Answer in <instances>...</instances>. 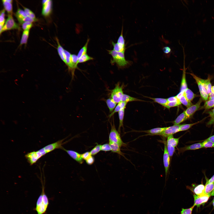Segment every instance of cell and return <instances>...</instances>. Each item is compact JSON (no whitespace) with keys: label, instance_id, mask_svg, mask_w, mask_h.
Listing matches in <instances>:
<instances>
[{"label":"cell","instance_id":"cell-1","mask_svg":"<svg viewBox=\"0 0 214 214\" xmlns=\"http://www.w3.org/2000/svg\"><path fill=\"white\" fill-rule=\"evenodd\" d=\"M161 76L169 86V89L166 90L167 95H174L179 100L188 99L193 95V92L188 88L187 78H176L170 75H162Z\"/></svg>","mask_w":214,"mask_h":214},{"label":"cell","instance_id":"cell-2","mask_svg":"<svg viewBox=\"0 0 214 214\" xmlns=\"http://www.w3.org/2000/svg\"><path fill=\"white\" fill-rule=\"evenodd\" d=\"M187 128L185 126L180 128L179 124H177L174 126L172 132L167 136L166 147L175 155L182 152L186 141L184 134Z\"/></svg>","mask_w":214,"mask_h":214},{"label":"cell","instance_id":"cell-3","mask_svg":"<svg viewBox=\"0 0 214 214\" xmlns=\"http://www.w3.org/2000/svg\"><path fill=\"white\" fill-rule=\"evenodd\" d=\"M29 42L28 38L22 32L18 23L12 22V26L3 43L2 49L10 45Z\"/></svg>","mask_w":214,"mask_h":214},{"label":"cell","instance_id":"cell-4","mask_svg":"<svg viewBox=\"0 0 214 214\" xmlns=\"http://www.w3.org/2000/svg\"><path fill=\"white\" fill-rule=\"evenodd\" d=\"M166 189L163 204V212L173 214H186L182 210L178 198L174 195L171 186L167 187Z\"/></svg>","mask_w":214,"mask_h":214},{"label":"cell","instance_id":"cell-5","mask_svg":"<svg viewBox=\"0 0 214 214\" xmlns=\"http://www.w3.org/2000/svg\"><path fill=\"white\" fill-rule=\"evenodd\" d=\"M64 12L62 20L66 24L71 25L77 20L78 14V2L77 0H64L63 2Z\"/></svg>","mask_w":214,"mask_h":214},{"label":"cell","instance_id":"cell-6","mask_svg":"<svg viewBox=\"0 0 214 214\" xmlns=\"http://www.w3.org/2000/svg\"><path fill=\"white\" fill-rule=\"evenodd\" d=\"M99 90V96L102 99L103 103L107 107L108 111L111 112L113 104L114 102L109 95L107 86V81L103 77L96 74Z\"/></svg>","mask_w":214,"mask_h":214},{"label":"cell","instance_id":"cell-7","mask_svg":"<svg viewBox=\"0 0 214 214\" xmlns=\"http://www.w3.org/2000/svg\"><path fill=\"white\" fill-rule=\"evenodd\" d=\"M84 59L86 66L85 74L87 81L92 89L99 96L98 86L96 78V74L90 66L88 60L86 56H84Z\"/></svg>","mask_w":214,"mask_h":214},{"label":"cell","instance_id":"cell-8","mask_svg":"<svg viewBox=\"0 0 214 214\" xmlns=\"http://www.w3.org/2000/svg\"><path fill=\"white\" fill-rule=\"evenodd\" d=\"M7 14L10 17L13 22L18 23V0H4L3 1Z\"/></svg>","mask_w":214,"mask_h":214},{"label":"cell","instance_id":"cell-9","mask_svg":"<svg viewBox=\"0 0 214 214\" xmlns=\"http://www.w3.org/2000/svg\"><path fill=\"white\" fill-rule=\"evenodd\" d=\"M191 155L189 153L182 152L177 154L170 167L163 172V176H166L173 169L188 163Z\"/></svg>","mask_w":214,"mask_h":214},{"label":"cell","instance_id":"cell-10","mask_svg":"<svg viewBox=\"0 0 214 214\" xmlns=\"http://www.w3.org/2000/svg\"><path fill=\"white\" fill-rule=\"evenodd\" d=\"M187 163H185L177 168V172L179 179V186L177 192V198H181V192L184 191L185 192V180L187 171Z\"/></svg>","mask_w":214,"mask_h":214},{"label":"cell","instance_id":"cell-11","mask_svg":"<svg viewBox=\"0 0 214 214\" xmlns=\"http://www.w3.org/2000/svg\"><path fill=\"white\" fill-rule=\"evenodd\" d=\"M181 152L191 154L199 152H214V150L196 145L191 142L185 141Z\"/></svg>","mask_w":214,"mask_h":214},{"label":"cell","instance_id":"cell-12","mask_svg":"<svg viewBox=\"0 0 214 214\" xmlns=\"http://www.w3.org/2000/svg\"><path fill=\"white\" fill-rule=\"evenodd\" d=\"M44 45H36L34 48L31 60L29 69H32L33 67H39L41 64L43 56Z\"/></svg>","mask_w":214,"mask_h":214},{"label":"cell","instance_id":"cell-13","mask_svg":"<svg viewBox=\"0 0 214 214\" xmlns=\"http://www.w3.org/2000/svg\"><path fill=\"white\" fill-rule=\"evenodd\" d=\"M134 61V58L132 57L126 68L118 77L116 83L117 91L123 83L130 80L131 69Z\"/></svg>","mask_w":214,"mask_h":214},{"label":"cell","instance_id":"cell-14","mask_svg":"<svg viewBox=\"0 0 214 214\" xmlns=\"http://www.w3.org/2000/svg\"><path fill=\"white\" fill-rule=\"evenodd\" d=\"M159 153L164 168L167 169L170 166L175 155L172 153L167 147L160 149Z\"/></svg>","mask_w":214,"mask_h":214},{"label":"cell","instance_id":"cell-15","mask_svg":"<svg viewBox=\"0 0 214 214\" xmlns=\"http://www.w3.org/2000/svg\"><path fill=\"white\" fill-rule=\"evenodd\" d=\"M167 65L170 69V75L176 78H187L188 74V68L178 66L175 64H173L169 62H168Z\"/></svg>","mask_w":214,"mask_h":214},{"label":"cell","instance_id":"cell-16","mask_svg":"<svg viewBox=\"0 0 214 214\" xmlns=\"http://www.w3.org/2000/svg\"><path fill=\"white\" fill-rule=\"evenodd\" d=\"M140 87L132 83L130 80L123 83L117 91L116 97L119 95L126 94L133 91L139 90Z\"/></svg>","mask_w":214,"mask_h":214},{"label":"cell","instance_id":"cell-17","mask_svg":"<svg viewBox=\"0 0 214 214\" xmlns=\"http://www.w3.org/2000/svg\"><path fill=\"white\" fill-rule=\"evenodd\" d=\"M185 39L183 38L181 51L178 55L176 61V65L185 68H188L187 60L184 53Z\"/></svg>","mask_w":214,"mask_h":214},{"label":"cell","instance_id":"cell-18","mask_svg":"<svg viewBox=\"0 0 214 214\" xmlns=\"http://www.w3.org/2000/svg\"><path fill=\"white\" fill-rule=\"evenodd\" d=\"M54 31V29L49 28L41 24L39 26H35L27 31L31 35H34L35 34L39 32H43L48 34Z\"/></svg>","mask_w":214,"mask_h":214},{"label":"cell","instance_id":"cell-19","mask_svg":"<svg viewBox=\"0 0 214 214\" xmlns=\"http://www.w3.org/2000/svg\"><path fill=\"white\" fill-rule=\"evenodd\" d=\"M33 36V42L37 45H44L49 38L48 34L43 32L37 33Z\"/></svg>","mask_w":214,"mask_h":214},{"label":"cell","instance_id":"cell-20","mask_svg":"<svg viewBox=\"0 0 214 214\" xmlns=\"http://www.w3.org/2000/svg\"><path fill=\"white\" fill-rule=\"evenodd\" d=\"M36 13L37 17L41 24L49 28L54 29L51 21L47 16L38 11Z\"/></svg>","mask_w":214,"mask_h":214},{"label":"cell","instance_id":"cell-21","mask_svg":"<svg viewBox=\"0 0 214 214\" xmlns=\"http://www.w3.org/2000/svg\"><path fill=\"white\" fill-rule=\"evenodd\" d=\"M7 15L4 14L0 18V36L5 37L7 34Z\"/></svg>","mask_w":214,"mask_h":214},{"label":"cell","instance_id":"cell-22","mask_svg":"<svg viewBox=\"0 0 214 214\" xmlns=\"http://www.w3.org/2000/svg\"><path fill=\"white\" fill-rule=\"evenodd\" d=\"M107 86L108 94L110 97L115 102L116 101V94L117 89L116 83L112 81H107Z\"/></svg>","mask_w":214,"mask_h":214},{"label":"cell","instance_id":"cell-23","mask_svg":"<svg viewBox=\"0 0 214 214\" xmlns=\"http://www.w3.org/2000/svg\"><path fill=\"white\" fill-rule=\"evenodd\" d=\"M23 22L35 26H39L41 24L37 17L30 13L27 14Z\"/></svg>","mask_w":214,"mask_h":214},{"label":"cell","instance_id":"cell-24","mask_svg":"<svg viewBox=\"0 0 214 214\" xmlns=\"http://www.w3.org/2000/svg\"><path fill=\"white\" fill-rule=\"evenodd\" d=\"M95 210V209L86 212L82 214H94V213Z\"/></svg>","mask_w":214,"mask_h":214},{"label":"cell","instance_id":"cell-25","mask_svg":"<svg viewBox=\"0 0 214 214\" xmlns=\"http://www.w3.org/2000/svg\"><path fill=\"white\" fill-rule=\"evenodd\" d=\"M201 197L204 198H209V199H214V196H201L199 197Z\"/></svg>","mask_w":214,"mask_h":214},{"label":"cell","instance_id":"cell-26","mask_svg":"<svg viewBox=\"0 0 214 214\" xmlns=\"http://www.w3.org/2000/svg\"><path fill=\"white\" fill-rule=\"evenodd\" d=\"M164 214H173L169 213L164 212Z\"/></svg>","mask_w":214,"mask_h":214}]
</instances>
